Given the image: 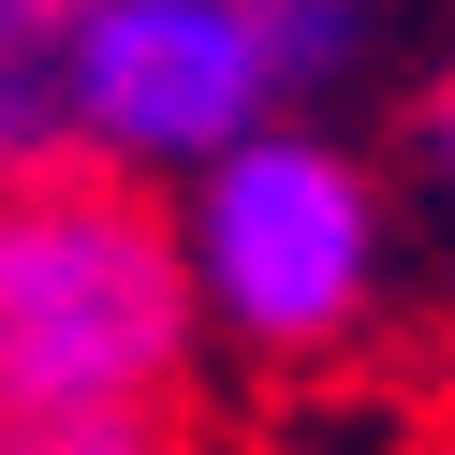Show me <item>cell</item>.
Listing matches in <instances>:
<instances>
[{"label":"cell","mask_w":455,"mask_h":455,"mask_svg":"<svg viewBox=\"0 0 455 455\" xmlns=\"http://www.w3.org/2000/svg\"><path fill=\"white\" fill-rule=\"evenodd\" d=\"M177 353H191L177 220H148L103 177L0 191V426L162 411Z\"/></svg>","instance_id":"obj_1"},{"label":"cell","mask_w":455,"mask_h":455,"mask_svg":"<svg viewBox=\"0 0 455 455\" xmlns=\"http://www.w3.org/2000/svg\"><path fill=\"white\" fill-rule=\"evenodd\" d=\"M177 265H191V308H220L235 338L265 353H338L382 294V191L338 132H250L191 177V220H177Z\"/></svg>","instance_id":"obj_2"},{"label":"cell","mask_w":455,"mask_h":455,"mask_svg":"<svg viewBox=\"0 0 455 455\" xmlns=\"http://www.w3.org/2000/svg\"><path fill=\"white\" fill-rule=\"evenodd\" d=\"M60 103H74V162H132V177H206L220 148L279 118L250 0H103L60 44Z\"/></svg>","instance_id":"obj_3"},{"label":"cell","mask_w":455,"mask_h":455,"mask_svg":"<svg viewBox=\"0 0 455 455\" xmlns=\"http://www.w3.org/2000/svg\"><path fill=\"white\" fill-rule=\"evenodd\" d=\"M74 177V103H60V44H0V191Z\"/></svg>","instance_id":"obj_4"},{"label":"cell","mask_w":455,"mask_h":455,"mask_svg":"<svg viewBox=\"0 0 455 455\" xmlns=\"http://www.w3.org/2000/svg\"><path fill=\"white\" fill-rule=\"evenodd\" d=\"M250 44H265V89H338L367 60V0H250Z\"/></svg>","instance_id":"obj_5"},{"label":"cell","mask_w":455,"mask_h":455,"mask_svg":"<svg viewBox=\"0 0 455 455\" xmlns=\"http://www.w3.org/2000/svg\"><path fill=\"white\" fill-rule=\"evenodd\" d=\"M0 455H177L162 411H89V426H0Z\"/></svg>","instance_id":"obj_6"},{"label":"cell","mask_w":455,"mask_h":455,"mask_svg":"<svg viewBox=\"0 0 455 455\" xmlns=\"http://www.w3.org/2000/svg\"><path fill=\"white\" fill-rule=\"evenodd\" d=\"M74 15H103V0H0V44H74Z\"/></svg>","instance_id":"obj_7"},{"label":"cell","mask_w":455,"mask_h":455,"mask_svg":"<svg viewBox=\"0 0 455 455\" xmlns=\"http://www.w3.org/2000/svg\"><path fill=\"white\" fill-rule=\"evenodd\" d=\"M426 162H441V177H455V74H441V89H426Z\"/></svg>","instance_id":"obj_8"}]
</instances>
